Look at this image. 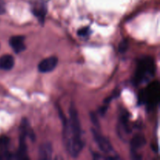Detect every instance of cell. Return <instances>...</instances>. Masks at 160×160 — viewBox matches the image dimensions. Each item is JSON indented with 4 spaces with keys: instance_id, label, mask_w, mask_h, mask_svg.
Instances as JSON below:
<instances>
[{
    "instance_id": "6",
    "label": "cell",
    "mask_w": 160,
    "mask_h": 160,
    "mask_svg": "<svg viewBox=\"0 0 160 160\" xmlns=\"http://www.w3.org/2000/svg\"><path fill=\"white\" fill-rule=\"evenodd\" d=\"M9 45L17 54L24 51L26 46L24 44V38L23 36H12L9 39Z\"/></svg>"
},
{
    "instance_id": "2",
    "label": "cell",
    "mask_w": 160,
    "mask_h": 160,
    "mask_svg": "<svg viewBox=\"0 0 160 160\" xmlns=\"http://www.w3.org/2000/svg\"><path fill=\"white\" fill-rule=\"evenodd\" d=\"M155 74L154 59L149 56L142 58L139 60L134 75V83L142 84L149 81Z\"/></svg>"
},
{
    "instance_id": "17",
    "label": "cell",
    "mask_w": 160,
    "mask_h": 160,
    "mask_svg": "<svg viewBox=\"0 0 160 160\" xmlns=\"http://www.w3.org/2000/svg\"><path fill=\"white\" fill-rule=\"evenodd\" d=\"M6 12V5L3 0H0V15Z\"/></svg>"
},
{
    "instance_id": "13",
    "label": "cell",
    "mask_w": 160,
    "mask_h": 160,
    "mask_svg": "<svg viewBox=\"0 0 160 160\" xmlns=\"http://www.w3.org/2000/svg\"><path fill=\"white\" fill-rule=\"evenodd\" d=\"M128 48H129V42L127 39H123L119 45V52L120 53H124L128 51Z\"/></svg>"
},
{
    "instance_id": "5",
    "label": "cell",
    "mask_w": 160,
    "mask_h": 160,
    "mask_svg": "<svg viewBox=\"0 0 160 160\" xmlns=\"http://www.w3.org/2000/svg\"><path fill=\"white\" fill-rule=\"evenodd\" d=\"M58 64V58L56 56H50L43 59L38 64V70L41 73H49L52 71Z\"/></svg>"
},
{
    "instance_id": "3",
    "label": "cell",
    "mask_w": 160,
    "mask_h": 160,
    "mask_svg": "<svg viewBox=\"0 0 160 160\" xmlns=\"http://www.w3.org/2000/svg\"><path fill=\"white\" fill-rule=\"evenodd\" d=\"M160 85L159 81H154L147 87L145 90L141 92L139 100L142 104H146L148 109L156 107L159 102Z\"/></svg>"
},
{
    "instance_id": "15",
    "label": "cell",
    "mask_w": 160,
    "mask_h": 160,
    "mask_svg": "<svg viewBox=\"0 0 160 160\" xmlns=\"http://www.w3.org/2000/svg\"><path fill=\"white\" fill-rule=\"evenodd\" d=\"M90 33V29L87 27V28H83L81 29L78 30V35L80 36V37H87V36H88V34Z\"/></svg>"
},
{
    "instance_id": "10",
    "label": "cell",
    "mask_w": 160,
    "mask_h": 160,
    "mask_svg": "<svg viewBox=\"0 0 160 160\" xmlns=\"http://www.w3.org/2000/svg\"><path fill=\"white\" fill-rule=\"evenodd\" d=\"M20 130H21V133H23L26 137H29L30 139L32 141H34L35 139V134H34V131L31 129V125H30L29 122L26 118H23L21 122V127H20Z\"/></svg>"
},
{
    "instance_id": "9",
    "label": "cell",
    "mask_w": 160,
    "mask_h": 160,
    "mask_svg": "<svg viewBox=\"0 0 160 160\" xmlns=\"http://www.w3.org/2000/svg\"><path fill=\"white\" fill-rule=\"evenodd\" d=\"M15 60L13 56L11 55H4L0 57V69L3 70H10L12 69Z\"/></svg>"
},
{
    "instance_id": "16",
    "label": "cell",
    "mask_w": 160,
    "mask_h": 160,
    "mask_svg": "<svg viewBox=\"0 0 160 160\" xmlns=\"http://www.w3.org/2000/svg\"><path fill=\"white\" fill-rule=\"evenodd\" d=\"M91 120H92V123H93V124L95 125V126L99 127L98 117H97V116L95 115V112H92V113H91Z\"/></svg>"
},
{
    "instance_id": "14",
    "label": "cell",
    "mask_w": 160,
    "mask_h": 160,
    "mask_svg": "<svg viewBox=\"0 0 160 160\" xmlns=\"http://www.w3.org/2000/svg\"><path fill=\"white\" fill-rule=\"evenodd\" d=\"M9 144V138L6 136H3V137L0 138V148L4 151H6V148L8 147Z\"/></svg>"
},
{
    "instance_id": "1",
    "label": "cell",
    "mask_w": 160,
    "mask_h": 160,
    "mask_svg": "<svg viewBox=\"0 0 160 160\" xmlns=\"http://www.w3.org/2000/svg\"><path fill=\"white\" fill-rule=\"evenodd\" d=\"M63 143L72 157H78L84 146L81 123L77 109L71 105L69 119L63 118Z\"/></svg>"
},
{
    "instance_id": "4",
    "label": "cell",
    "mask_w": 160,
    "mask_h": 160,
    "mask_svg": "<svg viewBox=\"0 0 160 160\" xmlns=\"http://www.w3.org/2000/svg\"><path fill=\"white\" fill-rule=\"evenodd\" d=\"M92 134H93V138L95 141V143L98 146L99 149L101 150L102 152L106 153V154H111L113 152V148H112V145H111L109 139L106 138L103 135H102L98 130L92 129Z\"/></svg>"
},
{
    "instance_id": "11",
    "label": "cell",
    "mask_w": 160,
    "mask_h": 160,
    "mask_svg": "<svg viewBox=\"0 0 160 160\" xmlns=\"http://www.w3.org/2000/svg\"><path fill=\"white\" fill-rule=\"evenodd\" d=\"M25 138L26 136L21 133L20 134V148L18 149V152H17L16 158L17 159H27V145L26 142H25Z\"/></svg>"
},
{
    "instance_id": "7",
    "label": "cell",
    "mask_w": 160,
    "mask_h": 160,
    "mask_svg": "<svg viewBox=\"0 0 160 160\" xmlns=\"http://www.w3.org/2000/svg\"><path fill=\"white\" fill-rule=\"evenodd\" d=\"M32 9L36 17H38L41 22H43L45 16L46 14V6L45 2L42 0L40 2H34Z\"/></svg>"
},
{
    "instance_id": "12",
    "label": "cell",
    "mask_w": 160,
    "mask_h": 160,
    "mask_svg": "<svg viewBox=\"0 0 160 160\" xmlns=\"http://www.w3.org/2000/svg\"><path fill=\"white\" fill-rule=\"evenodd\" d=\"M146 144V139L143 135H136L132 138L131 142V149L136 151L142 148Z\"/></svg>"
},
{
    "instance_id": "8",
    "label": "cell",
    "mask_w": 160,
    "mask_h": 160,
    "mask_svg": "<svg viewBox=\"0 0 160 160\" xmlns=\"http://www.w3.org/2000/svg\"><path fill=\"white\" fill-rule=\"evenodd\" d=\"M39 157L42 159H50L52 155V145L49 142H45L39 147Z\"/></svg>"
}]
</instances>
